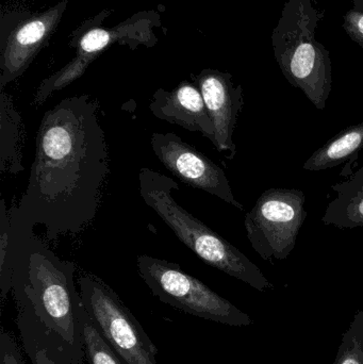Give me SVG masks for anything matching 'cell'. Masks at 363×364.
<instances>
[{
  "label": "cell",
  "instance_id": "cell-1",
  "mask_svg": "<svg viewBox=\"0 0 363 364\" xmlns=\"http://www.w3.org/2000/svg\"><path fill=\"white\" fill-rule=\"evenodd\" d=\"M109 174L106 136L97 106L72 96L43 115L29 181L11 218L44 227L49 240L78 235L97 215Z\"/></svg>",
  "mask_w": 363,
  "mask_h": 364
},
{
  "label": "cell",
  "instance_id": "cell-2",
  "mask_svg": "<svg viewBox=\"0 0 363 364\" xmlns=\"http://www.w3.org/2000/svg\"><path fill=\"white\" fill-rule=\"evenodd\" d=\"M76 265L63 260L34 233L11 218L0 203V289L1 304L12 291L15 305L29 304L36 318L63 344L74 364H85L80 292Z\"/></svg>",
  "mask_w": 363,
  "mask_h": 364
},
{
  "label": "cell",
  "instance_id": "cell-3",
  "mask_svg": "<svg viewBox=\"0 0 363 364\" xmlns=\"http://www.w3.org/2000/svg\"><path fill=\"white\" fill-rule=\"evenodd\" d=\"M140 195L177 237L206 264L266 292L274 289L261 269L236 246L213 231L202 220L181 207L174 193L179 190L174 179L143 168L139 174Z\"/></svg>",
  "mask_w": 363,
  "mask_h": 364
},
{
  "label": "cell",
  "instance_id": "cell-4",
  "mask_svg": "<svg viewBox=\"0 0 363 364\" xmlns=\"http://www.w3.org/2000/svg\"><path fill=\"white\" fill-rule=\"evenodd\" d=\"M324 12L313 0H286L272 32L275 60L292 87L324 110L332 87L330 50L315 38Z\"/></svg>",
  "mask_w": 363,
  "mask_h": 364
},
{
  "label": "cell",
  "instance_id": "cell-5",
  "mask_svg": "<svg viewBox=\"0 0 363 364\" xmlns=\"http://www.w3.org/2000/svg\"><path fill=\"white\" fill-rule=\"evenodd\" d=\"M136 267L153 295L162 303L190 316L234 327L251 326L254 321L227 299L180 265L147 255L136 257Z\"/></svg>",
  "mask_w": 363,
  "mask_h": 364
},
{
  "label": "cell",
  "instance_id": "cell-6",
  "mask_svg": "<svg viewBox=\"0 0 363 364\" xmlns=\"http://www.w3.org/2000/svg\"><path fill=\"white\" fill-rule=\"evenodd\" d=\"M83 307L102 337L128 363L158 364L157 346L119 295L92 274L78 278Z\"/></svg>",
  "mask_w": 363,
  "mask_h": 364
},
{
  "label": "cell",
  "instance_id": "cell-7",
  "mask_svg": "<svg viewBox=\"0 0 363 364\" xmlns=\"http://www.w3.org/2000/svg\"><path fill=\"white\" fill-rule=\"evenodd\" d=\"M305 201L303 191L269 188L245 215L247 237L264 260H285L291 254L307 218Z\"/></svg>",
  "mask_w": 363,
  "mask_h": 364
},
{
  "label": "cell",
  "instance_id": "cell-8",
  "mask_svg": "<svg viewBox=\"0 0 363 364\" xmlns=\"http://www.w3.org/2000/svg\"><path fill=\"white\" fill-rule=\"evenodd\" d=\"M151 144L156 157L179 181L243 210L242 203L237 200L232 193L225 172L195 147L174 132H153Z\"/></svg>",
  "mask_w": 363,
  "mask_h": 364
},
{
  "label": "cell",
  "instance_id": "cell-9",
  "mask_svg": "<svg viewBox=\"0 0 363 364\" xmlns=\"http://www.w3.org/2000/svg\"><path fill=\"white\" fill-rule=\"evenodd\" d=\"M215 128V149L228 160H234L237 146L234 142V129L239 115L244 106L243 89L234 85L229 73L204 70L195 78Z\"/></svg>",
  "mask_w": 363,
  "mask_h": 364
},
{
  "label": "cell",
  "instance_id": "cell-10",
  "mask_svg": "<svg viewBox=\"0 0 363 364\" xmlns=\"http://www.w3.org/2000/svg\"><path fill=\"white\" fill-rule=\"evenodd\" d=\"M66 0L46 12L19 23L9 36L2 53L0 87L16 80L53 36L66 8Z\"/></svg>",
  "mask_w": 363,
  "mask_h": 364
},
{
  "label": "cell",
  "instance_id": "cell-11",
  "mask_svg": "<svg viewBox=\"0 0 363 364\" xmlns=\"http://www.w3.org/2000/svg\"><path fill=\"white\" fill-rule=\"evenodd\" d=\"M149 110L157 119L200 132L215 143V128L196 83L183 81L173 91L159 90L149 104Z\"/></svg>",
  "mask_w": 363,
  "mask_h": 364
},
{
  "label": "cell",
  "instance_id": "cell-12",
  "mask_svg": "<svg viewBox=\"0 0 363 364\" xmlns=\"http://www.w3.org/2000/svg\"><path fill=\"white\" fill-rule=\"evenodd\" d=\"M119 38V32L104 28H94L83 34L78 45L76 58L59 72L42 81L36 96L34 105L40 107L55 92L60 91L85 74L90 64Z\"/></svg>",
  "mask_w": 363,
  "mask_h": 364
},
{
  "label": "cell",
  "instance_id": "cell-13",
  "mask_svg": "<svg viewBox=\"0 0 363 364\" xmlns=\"http://www.w3.org/2000/svg\"><path fill=\"white\" fill-rule=\"evenodd\" d=\"M16 326L32 364H74L63 344L36 318L29 304H17Z\"/></svg>",
  "mask_w": 363,
  "mask_h": 364
},
{
  "label": "cell",
  "instance_id": "cell-14",
  "mask_svg": "<svg viewBox=\"0 0 363 364\" xmlns=\"http://www.w3.org/2000/svg\"><path fill=\"white\" fill-rule=\"evenodd\" d=\"M332 188L337 196L328 203L322 222L340 229L363 227V164L349 179Z\"/></svg>",
  "mask_w": 363,
  "mask_h": 364
},
{
  "label": "cell",
  "instance_id": "cell-15",
  "mask_svg": "<svg viewBox=\"0 0 363 364\" xmlns=\"http://www.w3.org/2000/svg\"><path fill=\"white\" fill-rule=\"evenodd\" d=\"M26 127L10 96L1 92L0 97V171L2 174L23 172V151Z\"/></svg>",
  "mask_w": 363,
  "mask_h": 364
},
{
  "label": "cell",
  "instance_id": "cell-16",
  "mask_svg": "<svg viewBox=\"0 0 363 364\" xmlns=\"http://www.w3.org/2000/svg\"><path fill=\"white\" fill-rule=\"evenodd\" d=\"M363 149V121L343 129L340 134L318 149L305 162L303 168L311 172L330 170L353 161Z\"/></svg>",
  "mask_w": 363,
  "mask_h": 364
},
{
  "label": "cell",
  "instance_id": "cell-17",
  "mask_svg": "<svg viewBox=\"0 0 363 364\" xmlns=\"http://www.w3.org/2000/svg\"><path fill=\"white\" fill-rule=\"evenodd\" d=\"M80 322L82 325V343L85 357L89 364H130L106 341L85 308L81 307Z\"/></svg>",
  "mask_w": 363,
  "mask_h": 364
},
{
  "label": "cell",
  "instance_id": "cell-18",
  "mask_svg": "<svg viewBox=\"0 0 363 364\" xmlns=\"http://www.w3.org/2000/svg\"><path fill=\"white\" fill-rule=\"evenodd\" d=\"M334 364H363V310L345 331Z\"/></svg>",
  "mask_w": 363,
  "mask_h": 364
},
{
  "label": "cell",
  "instance_id": "cell-19",
  "mask_svg": "<svg viewBox=\"0 0 363 364\" xmlns=\"http://www.w3.org/2000/svg\"><path fill=\"white\" fill-rule=\"evenodd\" d=\"M0 364H27L16 340L4 328L0 333Z\"/></svg>",
  "mask_w": 363,
  "mask_h": 364
},
{
  "label": "cell",
  "instance_id": "cell-20",
  "mask_svg": "<svg viewBox=\"0 0 363 364\" xmlns=\"http://www.w3.org/2000/svg\"><path fill=\"white\" fill-rule=\"evenodd\" d=\"M343 29L347 36L363 48V12L351 9L343 16Z\"/></svg>",
  "mask_w": 363,
  "mask_h": 364
},
{
  "label": "cell",
  "instance_id": "cell-21",
  "mask_svg": "<svg viewBox=\"0 0 363 364\" xmlns=\"http://www.w3.org/2000/svg\"><path fill=\"white\" fill-rule=\"evenodd\" d=\"M353 8L356 10L363 12V0H354Z\"/></svg>",
  "mask_w": 363,
  "mask_h": 364
}]
</instances>
